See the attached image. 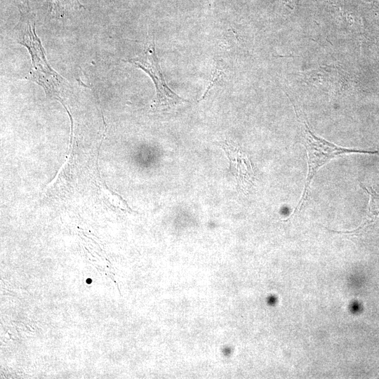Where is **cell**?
<instances>
[{"label":"cell","mask_w":379,"mask_h":379,"mask_svg":"<svg viewBox=\"0 0 379 379\" xmlns=\"http://www.w3.org/2000/svg\"><path fill=\"white\" fill-rule=\"evenodd\" d=\"M20 44L27 47L32 58L27 79L40 85L48 96L62 102L68 83L57 74L48 63L45 51L35 32V23L27 11H20V19L15 27Z\"/></svg>","instance_id":"cell-1"},{"label":"cell","mask_w":379,"mask_h":379,"mask_svg":"<svg viewBox=\"0 0 379 379\" xmlns=\"http://www.w3.org/2000/svg\"><path fill=\"white\" fill-rule=\"evenodd\" d=\"M297 117L303 124L302 137L307 157V174L302 196L291 215L299 211L308 199L310 187L313 178L319 169L330 160L352 153L377 154L378 151L360 150L336 145L317 136L309 128L308 124L298 113Z\"/></svg>","instance_id":"cell-2"},{"label":"cell","mask_w":379,"mask_h":379,"mask_svg":"<svg viewBox=\"0 0 379 379\" xmlns=\"http://www.w3.org/2000/svg\"><path fill=\"white\" fill-rule=\"evenodd\" d=\"M128 61L145 71L153 81L156 94L151 105L152 109H166L188 102V100L180 97L167 85L159 64L153 40H148L142 52Z\"/></svg>","instance_id":"cell-3"},{"label":"cell","mask_w":379,"mask_h":379,"mask_svg":"<svg viewBox=\"0 0 379 379\" xmlns=\"http://www.w3.org/2000/svg\"><path fill=\"white\" fill-rule=\"evenodd\" d=\"M221 146L229 159L230 171L236 178L237 185L239 188L244 189L251 183L253 174L248 159L239 148L230 142H222Z\"/></svg>","instance_id":"cell-4"},{"label":"cell","mask_w":379,"mask_h":379,"mask_svg":"<svg viewBox=\"0 0 379 379\" xmlns=\"http://www.w3.org/2000/svg\"><path fill=\"white\" fill-rule=\"evenodd\" d=\"M361 186L367 192L369 197V201L367 216L360 228L366 226L367 224L371 223L376 217L379 215V194H378L371 187H366L363 186L361 183Z\"/></svg>","instance_id":"cell-5"}]
</instances>
